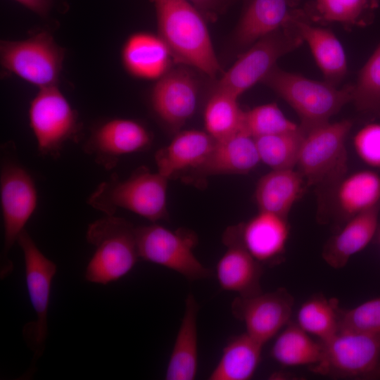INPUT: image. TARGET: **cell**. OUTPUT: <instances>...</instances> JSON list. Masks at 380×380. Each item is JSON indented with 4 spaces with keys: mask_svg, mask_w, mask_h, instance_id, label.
<instances>
[{
    "mask_svg": "<svg viewBox=\"0 0 380 380\" xmlns=\"http://www.w3.org/2000/svg\"><path fill=\"white\" fill-rule=\"evenodd\" d=\"M158 34L174 61L192 67L211 78L220 70L204 16L186 0H151Z\"/></svg>",
    "mask_w": 380,
    "mask_h": 380,
    "instance_id": "6da1fadb",
    "label": "cell"
},
{
    "mask_svg": "<svg viewBox=\"0 0 380 380\" xmlns=\"http://www.w3.org/2000/svg\"><path fill=\"white\" fill-rule=\"evenodd\" d=\"M284 99L297 113L303 131L329 122L351 102L353 84L338 88L313 80L276 65L261 82Z\"/></svg>",
    "mask_w": 380,
    "mask_h": 380,
    "instance_id": "7a4b0ae2",
    "label": "cell"
},
{
    "mask_svg": "<svg viewBox=\"0 0 380 380\" xmlns=\"http://www.w3.org/2000/svg\"><path fill=\"white\" fill-rule=\"evenodd\" d=\"M167 180L158 172L139 167L125 179L114 175L101 182L87 203L105 215H114L123 208L155 223L167 216Z\"/></svg>",
    "mask_w": 380,
    "mask_h": 380,
    "instance_id": "3957f363",
    "label": "cell"
},
{
    "mask_svg": "<svg viewBox=\"0 0 380 380\" xmlns=\"http://www.w3.org/2000/svg\"><path fill=\"white\" fill-rule=\"evenodd\" d=\"M1 154L0 198L4 224L1 279L9 276L13 264L9 253L34 213L38 194L34 180L19 162L13 146H4Z\"/></svg>",
    "mask_w": 380,
    "mask_h": 380,
    "instance_id": "277c9868",
    "label": "cell"
},
{
    "mask_svg": "<svg viewBox=\"0 0 380 380\" xmlns=\"http://www.w3.org/2000/svg\"><path fill=\"white\" fill-rule=\"evenodd\" d=\"M86 238L95 248L85 272L89 282L105 285L115 281L139 259L136 227L122 217L105 215L95 220L89 224Z\"/></svg>",
    "mask_w": 380,
    "mask_h": 380,
    "instance_id": "5b68a950",
    "label": "cell"
},
{
    "mask_svg": "<svg viewBox=\"0 0 380 380\" xmlns=\"http://www.w3.org/2000/svg\"><path fill=\"white\" fill-rule=\"evenodd\" d=\"M352 126L350 120H342L303 131L296 167L307 185L329 194L346 175V141Z\"/></svg>",
    "mask_w": 380,
    "mask_h": 380,
    "instance_id": "8992f818",
    "label": "cell"
},
{
    "mask_svg": "<svg viewBox=\"0 0 380 380\" xmlns=\"http://www.w3.org/2000/svg\"><path fill=\"white\" fill-rule=\"evenodd\" d=\"M320 360L314 373L336 378L380 379V334L340 329L322 342Z\"/></svg>",
    "mask_w": 380,
    "mask_h": 380,
    "instance_id": "52a82bcc",
    "label": "cell"
},
{
    "mask_svg": "<svg viewBox=\"0 0 380 380\" xmlns=\"http://www.w3.org/2000/svg\"><path fill=\"white\" fill-rule=\"evenodd\" d=\"M303 43L289 22L280 29L257 40L242 53L217 81L213 89L239 98L277 65V61Z\"/></svg>",
    "mask_w": 380,
    "mask_h": 380,
    "instance_id": "ba28073f",
    "label": "cell"
},
{
    "mask_svg": "<svg viewBox=\"0 0 380 380\" xmlns=\"http://www.w3.org/2000/svg\"><path fill=\"white\" fill-rule=\"evenodd\" d=\"M136 238L139 258L144 260L176 272L191 281L214 275L195 256L198 237L191 230L173 231L153 223L136 227Z\"/></svg>",
    "mask_w": 380,
    "mask_h": 380,
    "instance_id": "9c48e42d",
    "label": "cell"
},
{
    "mask_svg": "<svg viewBox=\"0 0 380 380\" xmlns=\"http://www.w3.org/2000/svg\"><path fill=\"white\" fill-rule=\"evenodd\" d=\"M64 57V49L47 32L0 43L1 66L39 89L57 86Z\"/></svg>",
    "mask_w": 380,
    "mask_h": 380,
    "instance_id": "30bf717a",
    "label": "cell"
},
{
    "mask_svg": "<svg viewBox=\"0 0 380 380\" xmlns=\"http://www.w3.org/2000/svg\"><path fill=\"white\" fill-rule=\"evenodd\" d=\"M28 114L42 156L58 157L67 142L77 141L80 129L77 113L57 86L39 89Z\"/></svg>",
    "mask_w": 380,
    "mask_h": 380,
    "instance_id": "8fae6325",
    "label": "cell"
},
{
    "mask_svg": "<svg viewBox=\"0 0 380 380\" xmlns=\"http://www.w3.org/2000/svg\"><path fill=\"white\" fill-rule=\"evenodd\" d=\"M17 243L23 253L26 284L36 316L34 322L27 323L23 331L25 342L33 352L34 362L42 355L45 348L51 283L57 267L39 250L25 229Z\"/></svg>",
    "mask_w": 380,
    "mask_h": 380,
    "instance_id": "7c38bea8",
    "label": "cell"
},
{
    "mask_svg": "<svg viewBox=\"0 0 380 380\" xmlns=\"http://www.w3.org/2000/svg\"><path fill=\"white\" fill-rule=\"evenodd\" d=\"M293 298L284 288L253 296H237L231 305L234 317L246 332L265 345L290 322Z\"/></svg>",
    "mask_w": 380,
    "mask_h": 380,
    "instance_id": "4fadbf2b",
    "label": "cell"
},
{
    "mask_svg": "<svg viewBox=\"0 0 380 380\" xmlns=\"http://www.w3.org/2000/svg\"><path fill=\"white\" fill-rule=\"evenodd\" d=\"M148 130L140 122L125 118L106 120L96 127L84 144V151L103 167L110 170L119 158L142 151L151 143Z\"/></svg>",
    "mask_w": 380,
    "mask_h": 380,
    "instance_id": "5bb4252c",
    "label": "cell"
},
{
    "mask_svg": "<svg viewBox=\"0 0 380 380\" xmlns=\"http://www.w3.org/2000/svg\"><path fill=\"white\" fill-rule=\"evenodd\" d=\"M198 83L188 69H171L153 86L150 101L156 115L169 127L179 129L194 114Z\"/></svg>",
    "mask_w": 380,
    "mask_h": 380,
    "instance_id": "9a60e30c",
    "label": "cell"
},
{
    "mask_svg": "<svg viewBox=\"0 0 380 380\" xmlns=\"http://www.w3.org/2000/svg\"><path fill=\"white\" fill-rule=\"evenodd\" d=\"M227 251L216 265V277L222 290L249 297L262 292V265L257 261L240 241L234 226L223 234Z\"/></svg>",
    "mask_w": 380,
    "mask_h": 380,
    "instance_id": "2e32d148",
    "label": "cell"
},
{
    "mask_svg": "<svg viewBox=\"0 0 380 380\" xmlns=\"http://www.w3.org/2000/svg\"><path fill=\"white\" fill-rule=\"evenodd\" d=\"M234 227L244 248L262 265L275 263L284 253L290 233L287 217L259 210Z\"/></svg>",
    "mask_w": 380,
    "mask_h": 380,
    "instance_id": "e0dca14e",
    "label": "cell"
},
{
    "mask_svg": "<svg viewBox=\"0 0 380 380\" xmlns=\"http://www.w3.org/2000/svg\"><path fill=\"white\" fill-rule=\"evenodd\" d=\"M289 23L309 46L324 81L338 86L347 74L348 65L343 47L336 35L327 28L311 24L305 14L298 9Z\"/></svg>",
    "mask_w": 380,
    "mask_h": 380,
    "instance_id": "ac0fdd59",
    "label": "cell"
},
{
    "mask_svg": "<svg viewBox=\"0 0 380 380\" xmlns=\"http://www.w3.org/2000/svg\"><path fill=\"white\" fill-rule=\"evenodd\" d=\"M121 62L131 76L146 80H158L175 63L167 44L158 35L137 32L127 37L121 50Z\"/></svg>",
    "mask_w": 380,
    "mask_h": 380,
    "instance_id": "d6986e66",
    "label": "cell"
},
{
    "mask_svg": "<svg viewBox=\"0 0 380 380\" xmlns=\"http://www.w3.org/2000/svg\"><path fill=\"white\" fill-rule=\"evenodd\" d=\"M299 0H247L234 36L237 48H248L262 37L284 27Z\"/></svg>",
    "mask_w": 380,
    "mask_h": 380,
    "instance_id": "ffe728a7",
    "label": "cell"
},
{
    "mask_svg": "<svg viewBox=\"0 0 380 380\" xmlns=\"http://www.w3.org/2000/svg\"><path fill=\"white\" fill-rule=\"evenodd\" d=\"M260 163L255 139L241 131L216 143L203 163L194 169L203 176L244 175Z\"/></svg>",
    "mask_w": 380,
    "mask_h": 380,
    "instance_id": "44dd1931",
    "label": "cell"
},
{
    "mask_svg": "<svg viewBox=\"0 0 380 380\" xmlns=\"http://www.w3.org/2000/svg\"><path fill=\"white\" fill-rule=\"evenodd\" d=\"M380 205L346 221L343 227L326 243L322 258L330 267L340 269L362 251L374 238L379 226Z\"/></svg>",
    "mask_w": 380,
    "mask_h": 380,
    "instance_id": "7402d4cb",
    "label": "cell"
},
{
    "mask_svg": "<svg viewBox=\"0 0 380 380\" xmlns=\"http://www.w3.org/2000/svg\"><path fill=\"white\" fill-rule=\"evenodd\" d=\"M215 143L205 131L179 132L167 146L156 153L158 172L169 179L184 170L196 169L205 160Z\"/></svg>",
    "mask_w": 380,
    "mask_h": 380,
    "instance_id": "603a6c76",
    "label": "cell"
},
{
    "mask_svg": "<svg viewBox=\"0 0 380 380\" xmlns=\"http://www.w3.org/2000/svg\"><path fill=\"white\" fill-rule=\"evenodd\" d=\"M338 217H350L380 205V175L370 170L346 175L328 194Z\"/></svg>",
    "mask_w": 380,
    "mask_h": 380,
    "instance_id": "cb8c5ba5",
    "label": "cell"
},
{
    "mask_svg": "<svg viewBox=\"0 0 380 380\" xmlns=\"http://www.w3.org/2000/svg\"><path fill=\"white\" fill-rule=\"evenodd\" d=\"M199 305L190 293L167 365V380H193L198 367L197 317Z\"/></svg>",
    "mask_w": 380,
    "mask_h": 380,
    "instance_id": "d4e9b609",
    "label": "cell"
},
{
    "mask_svg": "<svg viewBox=\"0 0 380 380\" xmlns=\"http://www.w3.org/2000/svg\"><path fill=\"white\" fill-rule=\"evenodd\" d=\"M305 184L303 177L294 168L272 170L256 185L255 199L259 210L288 217Z\"/></svg>",
    "mask_w": 380,
    "mask_h": 380,
    "instance_id": "484cf974",
    "label": "cell"
},
{
    "mask_svg": "<svg viewBox=\"0 0 380 380\" xmlns=\"http://www.w3.org/2000/svg\"><path fill=\"white\" fill-rule=\"evenodd\" d=\"M263 346L246 332L231 337L208 379H251L260 362Z\"/></svg>",
    "mask_w": 380,
    "mask_h": 380,
    "instance_id": "4316f807",
    "label": "cell"
},
{
    "mask_svg": "<svg viewBox=\"0 0 380 380\" xmlns=\"http://www.w3.org/2000/svg\"><path fill=\"white\" fill-rule=\"evenodd\" d=\"M323 345L316 341L297 323L289 322L275 339L271 357L284 367L313 366L322 357Z\"/></svg>",
    "mask_w": 380,
    "mask_h": 380,
    "instance_id": "83f0119b",
    "label": "cell"
},
{
    "mask_svg": "<svg viewBox=\"0 0 380 380\" xmlns=\"http://www.w3.org/2000/svg\"><path fill=\"white\" fill-rule=\"evenodd\" d=\"M238 98L222 90L213 89L205 107V132L215 141L226 139L242 131L244 110Z\"/></svg>",
    "mask_w": 380,
    "mask_h": 380,
    "instance_id": "f1b7e54d",
    "label": "cell"
},
{
    "mask_svg": "<svg viewBox=\"0 0 380 380\" xmlns=\"http://www.w3.org/2000/svg\"><path fill=\"white\" fill-rule=\"evenodd\" d=\"M340 314L337 299L316 295L300 305L296 323L310 336L324 342L339 331Z\"/></svg>",
    "mask_w": 380,
    "mask_h": 380,
    "instance_id": "f546056e",
    "label": "cell"
},
{
    "mask_svg": "<svg viewBox=\"0 0 380 380\" xmlns=\"http://www.w3.org/2000/svg\"><path fill=\"white\" fill-rule=\"evenodd\" d=\"M377 4L376 0H315L311 18L348 27H365L373 20Z\"/></svg>",
    "mask_w": 380,
    "mask_h": 380,
    "instance_id": "4dcf8cb0",
    "label": "cell"
},
{
    "mask_svg": "<svg viewBox=\"0 0 380 380\" xmlns=\"http://www.w3.org/2000/svg\"><path fill=\"white\" fill-rule=\"evenodd\" d=\"M303 130H297L254 138L260 162L272 170L291 169L296 166Z\"/></svg>",
    "mask_w": 380,
    "mask_h": 380,
    "instance_id": "1f68e13d",
    "label": "cell"
},
{
    "mask_svg": "<svg viewBox=\"0 0 380 380\" xmlns=\"http://www.w3.org/2000/svg\"><path fill=\"white\" fill-rule=\"evenodd\" d=\"M351 102L361 113L380 117V44L359 72Z\"/></svg>",
    "mask_w": 380,
    "mask_h": 380,
    "instance_id": "d6a6232c",
    "label": "cell"
},
{
    "mask_svg": "<svg viewBox=\"0 0 380 380\" xmlns=\"http://www.w3.org/2000/svg\"><path fill=\"white\" fill-rule=\"evenodd\" d=\"M276 103L262 104L245 111L242 131L253 138L297 130Z\"/></svg>",
    "mask_w": 380,
    "mask_h": 380,
    "instance_id": "836d02e7",
    "label": "cell"
},
{
    "mask_svg": "<svg viewBox=\"0 0 380 380\" xmlns=\"http://www.w3.org/2000/svg\"><path fill=\"white\" fill-rule=\"evenodd\" d=\"M380 334V297L351 309H341L339 330Z\"/></svg>",
    "mask_w": 380,
    "mask_h": 380,
    "instance_id": "e575fe53",
    "label": "cell"
},
{
    "mask_svg": "<svg viewBox=\"0 0 380 380\" xmlns=\"http://www.w3.org/2000/svg\"><path fill=\"white\" fill-rule=\"evenodd\" d=\"M353 147L360 159L368 166L380 168V123L362 127L353 137Z\"/></svg>",
    "mask_w": 380,
    "mask_h": 380,
    "instance_id": "d590c367",
    "label": "cell"
},
{
    "mask_svg": "<svg viewBox=\"0 0 380 380\" xmlns=\"http://www.w3.org/2000/svg\"><path fill=\"white\" fill-rule=\"evenodd\" d=\"M208 19H215L223 13L233 0H186Z\"/></svg>",
    "mask_w": 380,
    "mask_h": 380,
    "instance_id": "8d00e7d4",
    "label": "cell"
},
{
    "mask_svg": "<svg viewBox=\"0 0 380 380\" xmlns=\"http://www.w3.org/2000/svg\"><path fill=\"white\" fill-rule=\"evenodd\" d=\"M41 17H46L52 7V0H15Z\"/></svg>",
    "mask_w": 380,
    "mask_h": 380,
    "instance_id": "74e56055",
    "label": "cell"
},
{
    "mask_svg": "<svg viewBox=\"0 0 380 380\" xmlns=\"http://www.w3.org/2000/svg\"><path fill=\"white\" fill-rule=\"evenodd\" d=\"M379 243H380V234H379Z\"/></svg>",
    "mask_w": 380,
    "mask_h": 380,
    "instance_id": "f35d334b",
    "label": "cell"
}]
</instances>
